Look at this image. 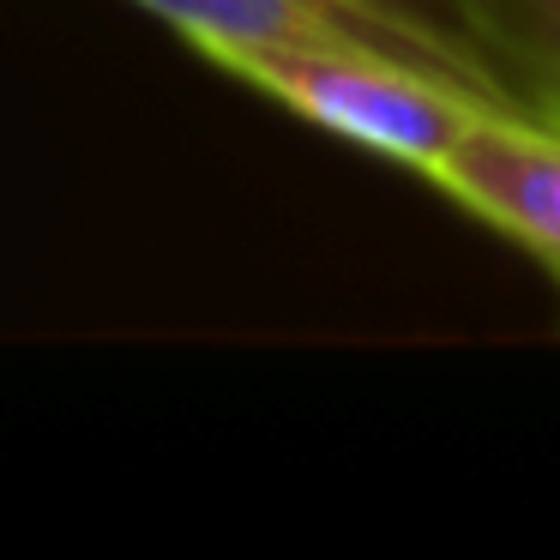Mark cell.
Instances as JSON below:
<instances>
[{
    "mask_svg": "<svg viewBox=\"0 0 560 560\" xmlns=\"http://www.w3.org/2000/svg\"><path fill=\"white\" fill-rule=\"evenodd\" d=\"M211 61L266 91L290 115L314 121L319 133L350 139L422 182L476 115L500 109L440 67L368 49V43H266V49H223Z\"/></svg>",
    "mask_w": 560,
    "mask_h": 560,
    "instance_id": "cell-1",
    "label": "cell"
},
{
    "mask_svg": "<svg viewBox=\"0 0 560 560\" xmlns=\"http://www.w3.org/2000/svg\"><path fill=\"white\" fill-rule=\"evenodd\" d=\"M428 182L518 247L560 295V127L518 109H482Z\"/></svg>",
    "mask_w": 560,
    "mask_h": 560,
    "instance_id": "cell-2",
    "label": "cell"
},
{
    "mask_svg": "<svg viewBox=\"0 0 560 560\" xmlns=\"http://www.w3.org/2000/svg\"><path fill=\"white\" fill-rule=\"evenodd\" d=\"M133 7H145L163 25H175L206 61L223 49H266V43H368V49H392L404 61L440 67L398 25L374 19L355 0H133Z\"/></svg>",
    "mask_w": 560,
    "mask_h": 560,
    "instance_id": "cell-3",
    "label": "cell"
},
{
    "mask_svg": "<svg viewBox=\"0 0 560 560\" xmlns=\"http://www.w3.org/2000/svg\"><path fill=\"white\" fill-rule=\"evenodd\" d=\"M512 109L560 127V0H470Z\"/></svg>",
    "mask_w": 560,
    "mask_h": 560,
    "instance_id": "cell-4",
    "label": "cell"
},
{
    "mask_svg": "<svg viewBox=\"0 0 560 560\" xmlns=\"http://www.w3.org/2000/svg\"><path fill=\"white\" fill-rule=\"evenodd\" d=\"M355 7H368L374 19L398 25L404 37H410L416 49L434 55V61L446 67L452 79H464V85L482 91L488 103L512 109L506 85H500L494 61H488V49H482V31H476L470 0H355Z\"/></svg>",
    "mask_w": 560,
    "mask_h": 560,
    "instance_id": "cell-5",
    "label": "cell"
}]
</instances>
